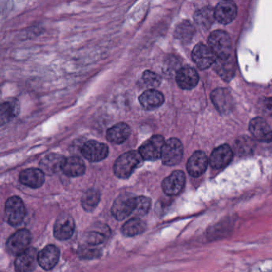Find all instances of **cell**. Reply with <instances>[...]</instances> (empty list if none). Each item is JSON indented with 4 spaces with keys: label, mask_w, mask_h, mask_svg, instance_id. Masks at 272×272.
I'll return each mask as SVG.
<instances>
[{
    "label": "cell",
    "mask_w": 272,
    "mask_h": 272,
    "mask_svg": "<svg viewBox=\"0 0 272 272\" xmlns=\"http://www.w3.org/2000/svg\"><path fill=\"white\" fill-rule=\"evenodd\" d=\"M143 162L144 159L139 151L131 150L117 159L114 165V172L118 178H129L137 168L142 166Z\"/></svg>",
    "instance_id": "1"
},
{
    "label": "cell",
    "mask_w": 272,
    "mask_h": 272,
    "mask_svg": "<svg viewBox=\"0 0 272 272\" xmlns=\"http://www.w3.org/2000/svg\"><path fill=\"white\" fill-rule=\"evenodd\" d=\"M208 45L216 58L224 59L232 56V40L224 31L217 30L212 32L208 38Z\"/></svg>",
    "instance_id": "2"
},
{
    "label": "cell",
    "mask_w": 272,
    "mask_h": 272,
    "mask_svg": "<svg viewBox=\"0 0 272 272\" xmlns=\"http://www.w3.org/2000/svg\"><path fill=\"white\" fill-rule=\"evenodd\" d=\"M182 143L177 138H170L165 142L161 154L163 164L167 166H174L181 162L183 157Z\"/></svg>",
    "instance_id": "3"
},
{
    "label": "cell",
    "mask_w": 272,
    "mask_h": 272,
    "mask_svg": "<svg viewBox=\"0 0 272 272\" xmlns=\"http://www.w3.org/2000/svg\"><path fill=\"white\" fill-rule=\"evenodd\" d=\"M164 144L165 141L162 136H153L140 146L138 151L144 160H156L161 158Z\"/></svg>",
    "instance_id": "4"
},
{
    "label": "cell",
    "mask_w": 272,
    "mask_h": 272,
    "mask_svg": "<svg viewBox=\"0 0 272 272\" xmlns=\"http://www.w3.org/2000/svg\"><path fill=\"white\" fill-rule=\"evenodd\" d=\"M136 197L132 194H125L119 195L113 204L112 214L117 220L127 218L133 214L135 208Z\"/></svg>",
    "instance_id": "5"
},
{
    "label": "cell",
    "mask_w": 272,
    "mask_h": 272,
    "mask_svg": "<svg viewBox=\"0 0 272 272\" xmlns=\"http://www.w3.org/2000/svg\"><path fill=\"white\" fill-rule=\"evenodd\" d=\"M25 206L20 198L17 196L9 198L5 206V220L9 225L21 224L25 217Z\"/></svg>",
    "instance_id": "6"
},
{
    "label": "cell",
    "mask_w": 272,
    "mask_h": 272,
    "mask_svg": "<svg viewBox=\"0 0 272 272\" xmlns=\"http://www.w3.org/2000/svg\"><path fill=\"white\" fill-rule=\"evenodd\" d=\"M32 240V235L27 229H21L11 235L6 242V249L9 253L19 256L27 249Z\"/></svg>",
    "instance_id": "7"
},
{
    "label": "cell",
    "mask_w": 272,
    "mask_h": 272,
    "mask_svg": "<svg viewBox=\"0 0 272 272\" xmlns=\"http://www.w3.org/2000/svg\"><path fill=\"white\" fill-rule=\"evenodd\" d=\"M81 154L90 162H98L108 156V146L102 142L89 141L81 148Z\"/></svg>",
    "instance_id": "8"
},
{
    "label": "cell",
    "mask_w": 272,
    "mask_h": 272,
    "mask_svg": "<svg viewBox=\"0 0 272 272\" xmlns=\"http://www.w3.org/2000/svg\"><path fill=\"white\" fill-rule=\"evenodd\" d=\"M39 252L36 248H27L26 251L17 256L15 268L16 272H32L36 269L37 264Z\"/></svg>",
    "instance_id": "9"
},
{
    "label": "cell",
    "mask_w": 272,
    "mask_h": 272,
    "mask_svg": "<svg viewBox=\"0 0 272 272\" xmlns=\"http://www.w3.org/2000/svg\"><path fill=\"white\" fill-rule=\"evenodd\" d=\"M192 58L194 63L201 70H206L214 64L216 57L209 46L204 44H198L192 52Z\"/></svg>",
    "instance_id": "10"
},
{
    "label": "cell",
    "mask_w": 272,
    "mask_h": 272,
    "mask_svg": "<svg viewBox=\"0 0 272 272\" xmlns=\"http://www.w3.org/2000/svg\"><path fill=\"white\" fill-rule=\"evenodd\" d=\"M233 157V151L229 145H222L215 149L210 156L209 164L215 169H222L229 165Z\"/></svg>",
    "instance_id": "11"
},
{
    "label": "cell",
    "mask_w": 272,
    "mask_h": 272,
    "mask_svg": "<svg viewBox=\"0 0 272 272\" xmlns=\"http://www.w3.org/2000/svg\"><path fill=\"white\" fill-rule=\"evenodd\" d=\"M185 185V173L182 171H174L163 181V191L168 195H177L183 190Z\"/></svg>",
    "instance_id": "12"
},
{
    "label": "cell",
    "mask_w": 272,
    "mask_h": 272,
    "mask_svg": "<svg viewBox=\"0 0 272 272\" xmlns=\"http://www.w3.org/2000/svg\"><path fill=\"white\" fill-rule=\"evenodd\" d=\"M75 221L71 216L63 214L57 219L54 225V236L59 240H67L73 235Z\"/></svg>",
    "instance_id": "13"
},
{
    "label": "cell",
    "mask_w": 272,
    "mask_h": 272,
    "mask_svg": "<svg viewBox=\"0 0 272 272\" xmlns=\"http://www.w3.org/2000/svg\"><path fill=\"white\" fill-rule=\"evenodd\" d=\"M199 80V75L193 67H182L177 71L176 75V81L179 87L186 90L195 88Z\"/></svg>",
    "instance_id": "14"
},
{
    "label": "cell",
    "mask_w": 272,
    "mask_h": 272,
    "mask_svg": "<svg viewBox=\"0 0 272 272\" xmlns=\"http://www.w3.org/2000/svg\"><path fill=\"white\" fill-rule=\"evenodd\" d=\"M208 156L203 151H196L194 153L187 162L188 173L194 177H198L204 174L208 168Z\"/></svg>",
    "instance_id": "15"
},
{
    "label": "cell",
    "mask_w": 272,
    "mask_h": 272,
    "mask_svg": "<svg viewBox=\"0 0 272 272\" xmlns=\"http://www.w3.org/2000/svg\"><path fill=\"white\" fill-rule=\"evenodd\" d=\"M249 130L259 142H269L272 141V131L266 120L262 117H256L250 122Z\"/></svg>",
    "instance_id": "16"
},
{
    "label": "cell",
    "mask_w": 272,
    "mask_h": 272,
    "mask_svg": "<svg viewBox=\"0 0 272 272\" xmlns=\"http://www.w3.org/2000/svg\"><path fill=\"white\" fill-rule=\"evenodd\" d=\"M214 12L215 18L219 23L228 24L236 17V5L232 1H222L216 6Z\"/></svg>",
    "instance_id": "17"
},
{
    "label": "cell",
    "mask_w": 272,
    "mask_h": 272,
    "mask_svg": "<svg viewBox=\"0 0 272 272\" xmlns=\"http://www.w3.org/2000/svg\"><path fill=\"white\" fill-rule=\"evenodd\" d=\"M65 160L66 158L60 154H48L40 161V169L44 174L51 176L58 173V171L63 170Z\"/></svg>",
    "instance_id": "18"
},
{
    "label": "cell",
    "mask_w": 272,
    "mask_h": 272,
    "mask_svg": "<svg viewBox=\"0 0 272 272\" xmlns=\"http://www.w3.org/2000/svg\"><path fill=\"white\" fill-rule=\"evenodd\" d=\"M212 102L216 108L223 114L229 112L233 108V98L227 89H216L212 92Z\"/></svg>",
    "instance_id": "19"
},
{
    "label": "cell",
    "mask_w": 272,
    "mask_h": 272,
    "mask_svg": "<svg viewBox=\"0 0 272 272\" xmlns=\"http://www.w3.org/2000/svg\"><path fill=\"white\" fill-rule=\"evenodd\" d=\"M19 181L28 187L37 189L45 182V174L40 168H28L22 171L19 174Z\"/></svg>",
    "instance_id": "20"
},
{
    "label": "cell",
    "mask_w": 272,
    "mask_h": 272,
    "mask_svg": "<svg viewBox=\"0 0 272 272\" xmlns=\"http://www.w3.org/2000/svg\"><path fill=\"white\" fill-rule=\"evenodd\" d=\"M59 250L54 245H49L39 252V264L45 270H50L55 267L59 259Z\"/></svg>",
    "instance_id": "21"
},
{
    "label": "cell",
    "mask_w": 272,
    "mask_h": 272,
    "mask_svg": "<svg viewBox=\"0 0 272 272\" xmlns=\"http://www.w3.org/2000/svg\"><path fill=\"white\" fill-rule=\"evenodd\" d=\"M164 102V95L161 92L156 89H148L139 97L140 104L142 105L145 110H154L160 107Z\"/></svg>",
    "instance_id": "22"
},
{
    "label": "cell",
    "mask_w": 272,
    "mask_h": 272,
    "mask_svg": "<svg viewBox=\"0 0 272 272\" xmlns=\"http://www.w3.org/2000/svg\"><path fill=\"white\" fill-rule=\"evenodd\" d=\"M130 133V127L126 123H118L107 130L106 139L111 143L121 144L128 139Z\"/></svg>",
    "instance_id": "23"
},
{
    "label": "cell",
    "mask_w": 272,
    "mask_h": 272,
    "mask_svg": "<svg viewBox=\"0 0 272 272\" xmlns=\"http://www.w3.org/2000/svg\"><path fill=\"white\" fill-rule=\"evenodd\" d=\"M214 68L224 81H230L235 75V64L232 56L224 59L216 58Z\"/></svg>",
    "instance_id": "24"
},
{
    "label": "cell",
    "mask_w": 272,
    "mask_h": 272,
    "mask_svg": "<svg viewBox=\"0 0 272 272\" xmlns=\"http://www.w3.org/2000/svg\"><path fill=\"white\" fill-rule=\"evenodd\" d=\"M85 165L83 160L78 156L66 158L63 167V172L67 177H80L85 173Z\"/></svg>",
    "instance_id": "25"
},
{
    "label": "cell",
    "mask_w": 272,
    "mask_h": 272,
    "mask_svg": "<svg viewBox=\"0 0 272 272\" xmlns=\"http://www.w3.org/2000/svg\"><path fill=\"white\" fill-rule=\"evenodd\" d=\"M19 113V104L18 101L15 99L11 101H6L1 106V112H0V121L1 125H3L6 123L11 121L15 118Z\"/></svg>",
    "instance_id": "26"
},
{
    "label": "cell",
    "mask_w": 272,
    "mask_h": 272,
    "mask_svg": "<svg viewBox=\"0 0 272 272\" xmlns=\"http://www.w3.org/2000/svg\"><path fill=\"white\" fill-rule=\"evenodd\" d=\"M146 229V223L142 221L141 219L134 218L131 219L123 225L121 232L123 235H125V236L133 237L142 234Z\"/></svg>",
    "instance_id": "27"
},
{
    "label": "cell",
    "mask_w": 272,
    "mask_h": 272,
    "mask_svg": "<svg viewBox=\"0 0 272 272\" xmlns=\"http://www.w3.org/2000/svg\"><path fill=\"white\" fill-rule=\"evenodd\" d=\"M215 19L214 11L208 7L196 11L194 15V19L196 24L204 29H208L211 27Z\"/></svg>",
    "instance_id": "28"
},
{
    "label": "cell",
    "mask_w": 272,
    "mask_h": 272,
    "mask_svg": "<svg viewBox=\"0 0 272 272\" xmlns=\"http://www.w3.org/2000/svg\"><path fill=\"white\" fill-rule=\"evenodd\" d=\"M101 195L96 189L88 190L81 199V204L86 212H92L99 204Z\"/></svg>",
    "instance_id": "29"
},
{
    "label": "cell",
    "mask_w": 272,
    "mask_h": 272,
    "mask_svg": "<svg viewBox=\"0 0 272 272\" xmlns=\"http://www.w3.org/2000/svg\"><path fill=\"white\" fill-rule=\"evenodd\" d=\"M194 26L187 20L181 22L175 30V37L182 42H189L194 36Z\"/></svg>",
    "instance_id": "30"
},
{
    "label": "cell",
    "mask_w": 272,
    "mask_h": 272,
    "mask_svg": "<svg viewBox=\"0 0 272 272\" xmlns=\"http://www.w3.org/2000/svg\"><path fill=\"white\" fill-rule=\"evenodd\" d=\"M151 201L150 199L146 196H137L136 197L135 208L133 214L137 216V218L146 216L150 209Z\"/></svg>",
    "instance_id": "31"
},
{
    "label": "cell",
    "mask_w": 272,
    "mask_h": 272,
    "mask_svg": "<svg viewBox=\"0 0 272 272\" xmlns=\"http://www.w3.org/2000/svg\"><path fill=\"white\" fill-rule=\"evenodd\" d=\"M255 146L253 141L250 139L249 137H240L237 140L235 143V150L237 153L240 155H247L251 154L253 151V148Z\"/></svg>",
    "instance_id": "32"
},
{
    "label": "cell",
    "mask_w": 272,
    "mask_h": 272,
    "mask_svg": "<svg viewBox=\"0 0 272 272\" xmlns=\"http://www.w3.org/2000/svg\"><path fill=\"white\" fill-rule=\"evenodd\" d=\"M142 80L148 86L152 88L160 86L161 81H162V79L160 75L151 71H146L144 72L142 75Z\"/></svg>",
    "instance_id": "33"
},
{
    "label": "cell",
    "mask_w": 272,
    "mask_h": 272,
    "mask_svg": "<svg viewBox=\"0 0 272 272\" xmlns=\"http://www.w3.org/2000/svg\"><path fill=\"white\" fill-rule=\"evenodd\" d=\"M106 239L104 233H98V232H91L85 235V241L89 246L99 245L103 243Z\"/></svg>",
    "instance_id": "34"
},
{
    "label": "cell",
    "mask_w": 272,
    "mask_h": 272,
    "mask_svg": "<svg viewBox=\"0 0 272 272\" xmlns=\"http://www.w3.org/2000/svg\"><path fill=\"white\" fill-rule=\"evenodd\" d=\"M260 108L265 115L272 116V98H263L260 101Z\"/></svg>",
    "instance_id": "35"
},
{
    "label": "cell",
    "mask_w": 272,
    "mask_h": 272,
    "mask_svg": "<svg viewBox=\"0 0 272 272\" xmlns=\"http://www.w3.org/2000/svg\"><path fill=\"white\" fill-rule=\"evenodd\" d=\"M81 255L83 257L85 258H92L95 257L97 256V254L99 253V251L97 249H89V248H84V249L81 250Z\"/></svg>",
    "instance_id": "36"
}]
</instances>
